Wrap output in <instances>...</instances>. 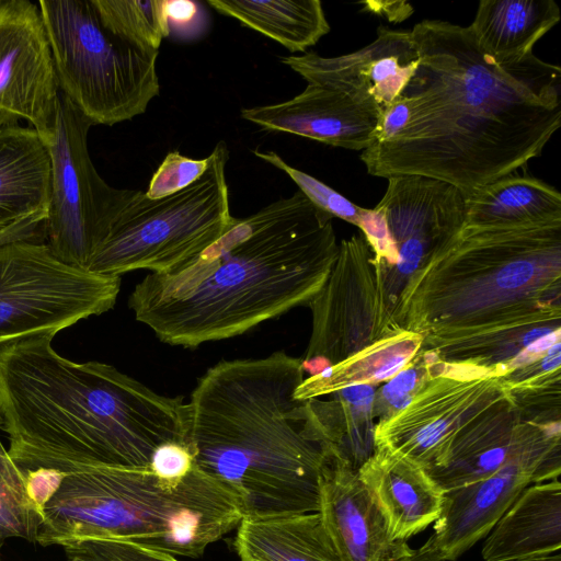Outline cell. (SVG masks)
Returning <instances> with one entry per match:
<instances>
[{
	"label": "cell",
	"mask_w": 561,
	"mask_h": 561,
	"mask_svg": "<svg viewBox=\"0 0 561 561\" xmlns=\"http://www.w3.org/2000/svg\"><path fill=\"white\" fill-rule=\"evenodd\" d=\"M409 82L359 158L377 178L421 175L465 196L538 158L561 124V68L534 53L499 62L468 26L423 20Z\"/></svg>",
	"instance_id": "6da1fadb"
},
{
	"label": "cell",
	"mask_w": 561,
	"mask_h": 561,
	"mask_svg": "<svg viewBox=\"0 0 561 561\" xmlns=\"http://www.w3.org/2000/svg\"><path fill=\"white\" fill-rule=\"evenodd\" d=\"M332 218L297 191L234 218L179 268L147 274L131 290L128 307L173 346L243 334L321 289L337 254Z\"/></svg>",
	"instance_id": "7a4b0ae2"
},
{
	"label": "cell",
	"mask_w": 561,
	"mask_h": 561,
	"mask_svg": "<svg viewBox=\"0 0 561 561\" xmlns=\"http://www.w3.org/2000/svg\"><path fill=\"white\" fill-rule=\"evenodd\" d=\"M55 335L0 344V430L20 471L147 468L158 446L186 445L187 403L112 365L62 357Z\"/></svg>",
	"instance_id": "3957f363"
},
{
	"label": "cell",
	"mask_w": 561,
	"mask_h": 561,
	"mask_svg": "<svg viewBox=\"0 0 561 561\" xmlns=\"http://www.w3.org/2000/svg\"><path fill=\"white\" fill-rule=\"evenodd\" d=\"M302 360L283 351L221 360L191 393L186 446L194 465L233 493L243 518L313 513L329 446Z\"/></svg>",
	"instance_id": "277c9868"
},
{
	"label": "cell",
	"mask_w": 561,
	"mask_h": 561,
	"mask_svg": "<svg viewBox=\"0 0 561 561\" xmlns=\"http://www.w3.org/2000/svg\"><path fill=\"white\" fill-rule=\"evenodd\" d=\"M243 518L238 497L195 465L178 484L147 468L93 467L64 476L36 541L62 547L114 539L199 558Z\"/></svg>",
	"instance_id": "5b68a950"
},
{
	"label": "cell",
	"mask_w": 561,
	"mask_h": 561,
	"mask_svg": "<svg viewBox=\"0 0 561 561\" xmlns=\"http://www.w3.org/2000/svg\"><path fill=\"white\" fill-rule=\"evenodd\" d=\"M61 94L93 125L113 126L144 114L159 94V50L110 31L92 0L38 3Z\"/></svg>",
	"instance_id": "8992f818"
},
{
	"label": "cell",
	"mask_w": 561,
	"mask_h": 561,
	"mask_svg": "<svg viewBox=\"0 0 561 561\" xmlns=\"http://www.w3.org/2000/svg\"><path fill=\"white\" fill-rule=\"evenodd\" d=\"M204 174L186 188L151 199L135 190L93 251L87 270L119 276L148 270L170 273L198 255L231 226L224 140L209 154Z\"/></svg>",
	"instance_id": "52a82bcc"
},
{
	"label": "cell",
	"mask_w": 561,
	"mask_h": 561,
	"mask_svg": "<svg viewBox=\"0 0 561 561\" xmlns=\"http://www.w3.org/2000/svg\"><path fill=\"white\" fill-rule=\"evenodd\" d=\"M121 277L67 264L45 241L0 244V344L55 333L111 310Z\"/></svg>",
	"instance_id": "ba28073f"
},
{
	"label": "cell",
	"mask_w": 561,
	"mask_h": 561,
	"mask_svg": "<svg viewBox=\"0 0 561 561\" xmlns=\"http://www.w3.org/2000/svg\"><path fill=\"white\" fill-rule=\"evenodd\" d=\"M92 122L60 93L55 126L44 141L51 159L45 242L62 262H88L135 190L115 188L94 168L88 150Z\"/></svg>",
	"instance_id": "9c48e42d"
},
{
	"label": "cell",
	"mask_w": 561,
	"mask_h": 561,
	"mask_svg": "<svg viewBox=\"0 0 561 561\" xmlns=\"http://www.w3.org/2000/svg\"><path fill=\"white\" fill-rule=\"evenodd\" d=\"M59 95L38 4L0 0V127L26 119L45 140L55 126Z\"/></svg>",
	"instance_id": "30bf717a"
},
{
	"label": "cell",
	"mask_w": 561,
	"mask_h": 561,
	"mask_svg": "<svg viewBox=\"0 0 561 561\" xmlns=\"http://www.w3.org/2000/svg\"><path fill=\"white\" fill-rule=\"evenodd\" d=\"M559 474L558 456L540 444L486 478L445 491L440 515L422 547L439 559L457 560L488 536L526 486Z\"/></svg>",
	"instance_id": "8fae6325"
},
{
	"label": "cell",
	"mask_w": 561,
	"mask_h": 561,
	"mask_svg": "<svg viewBox=\"0 0 561 561\" xmlns=\"http://www.w3.org/2000/svg\"><path fill=\"white\" fill-rule=\"evenodd\" d=\"M279 59L309 84L340 91L357 105L381 115L414 73L419 55L411 31L381 25L377 37L356 51L337 57L311 51Z\"/></svg>",
	"instance_id": "7c38bea8"
},
{
	"label": "cell",
	"mask_w": 561,
	"mask_h": 561,
	"mask_svg": "<svg viewBox=\"0 0 561 561\" xmlns=\"http://www.w3.org/2000/svg\"><path fill=\"white\" fill-rule=\"evenodd\" d=\"M241 117L265 130L357 151L370 146L380 119L342 92L309 83L285 102L242 108Z\"/></svg>",
	"instance_id": "4fadbf2b"
},
{
	"label": "cell",
	"mask_w": 561,
	"mask_h": 561,
	"mask_svg": "<svg viewBox=\"0 0 561 561\" xmlns=\"http://www.w3.org/2000/svg\"><path fill=\"white\" fill-rule=\"evenodd\" d=\"M318 513L340 561H385L394 545L357 470L333 456L320 474Z\"/></svg>",
	"instance_id": "5bb4252c"
},
{
	"label": "cell",
	"mask_w": 561,
	"mask_h": 561,
	"mask_svg": "<svg viewBox=\"0 0 561 561\" xmlns=\"http://www.w3.org/2000/svg\"><path fill=\"white\" fill-rule=\"evenodd\" d=\"M357 473L380 510L393 542L407 541L439 517L444 491L412 460L379 449Z\"/></svg>",
	"instance_id": "9a60e30c"
},
{
	"label": "cell",
	"mask_w": 561,
	"mask_h": 561,
	"mask_svg": "<svg viewBox=\"0 0 561 561\" xmlns=\"http://www.w3.org/2000/svg\"><path fill=\"white\" fill-rule=\"evenodd\" d=\"M561 549L559 479L526 486L485 537L484 561H520Z\"/></svg>",
	"instance_id": "2e32d148"
},
{
	"label": "cell",
	"mask_w": 561,
	"mask_h": 561,
	"mask_svg": "<svg viewBox=\"0 0 561 561\" xmlns=\"http://www.w3.org/2000/svg\"><path fill=\"white\" fill-rule=\"evenodd\" d=\"M51 193V159L34 128L0 127V231L46 217Z\"/></svg>",
	"instance_id": "e0dca14e"
},
{
	"label": "cell",
	"mask_w": 561,
	"mask_h": 561,
	"mask_svg": "<svg viewBox=\"0 0 561 561\" xmlns=\"http://www.w3.org/2000/svg\"><path fill=\"white\" fill-rule=\"evenodd\" d=\"M465 197V228L503 229L561 221L560 192L531 175L513 173Z\"/></svg>",
	"instance_id": "ac0fdd59"
},
{
	"label": "cell",
	"mask_w": 561,
	"mask_h": 561,
	"mask_svg": "<svg viewBox=\"0 0 561 561\" xmlns=\"http://www.w3.org/2000/svg\"><path fill=\"white\" fill-rule=\"evenodd\" d=\"M234 549L241 561H340L318 512L244 517Z\"/></svg>",
	"instance_id": "d6986e66"
},
{
	"label": "cell",
	"mask_w": 561,
	"mask_h": 561,
	"mask_svg": "<svg viewBox=\"0 0 561 561\" xmlns=\"http://www.w3.org/2000/svg\"><path fill=\"white\" fill-rule=\"evenodd\" d=\"M559 21L553 0H482L468 27L486 55L508 62L533 53Z\"/></svg>",
	"instance_id": "ffe728a7"
},
{
	"label": "cell",
	"mask_w": 561,
	"mask_h": 561,
	"mask_svg": "<svg viewBox=\"0 0 561 561\" xmlns=\"http://www.w3.org/2000/svg\"><path fill=\"white\" fill-rule=\"evenodd\" d=\"M207 3L291 53L306 51L330 32L319 0H207Z\"/></svg>",
	"instance_id": "44dd1931"
},
{
	"label": "cell",
	"mask_w": 561,
	"mask_h": 561,
	"mask_svg": "<svg viewBox=\"0 0 561 561\" xmlns=\"http://www.w3.org/2000/svg\"><path fill=\"white\" fill-rule=\"evenodd\" d=\"M103 24L118 36L159 50L170 33L168 0H92Z\"/></svg>",
	"instance_id": "7402d4cb"
},
{
	"label": "cell",
	"mask_w": 561,
	"mask_h": 561,
	"mask_svg": "<svg viewBox=\"0 0 561 561\" xmlns=\"http://www.w3.org/2000/svg\"><path fill=\"white\" fill-rule=\"evenodd\" d=\"M43 516L28 500L24 478L0 440V549L10 537L36 541Z\"/></svg>",
	"instance_id": "603a6c76"
},
{
	"label": "cell",
	"mask_w": 561,
	"mask_h": 561,
	"mask_svg": "<svg viewBox=\"0 0 561 561\" xmlns=\"http://www.w3.org/2000/svg\"><path fill=\"white\" fill-rule=\"evenodd\" d=\"M252 152L256 158L285 172L317 208L329 214L331 217H337L357 226L364 208L354 204L314 176L289 165L274 151L254 149Z\"/></svg>",
	"instance_id": "cb8c5ba5"
},
{
	"label": "cell",
	"mask_w": 561,
	"mask_h": 561,
	"mask_svg": "<svg viewBox=\"0 0 561 561\" xmlns=\"http://www.w3.org/2000/svg\"><path fill=\"white\" fill-rule=\"evenodd\" d=\"M209 162V156L192 159L178 150L170 151L151 176L145 194L151 199H158L182 191L204 174Z\"/></svg>",
	"instance_id": "d4e9b609"
},
{
	"label": "cell",
	"mask_w": 561,
	"mask_h": 561,
	"mask_svg": "<svg viewBox=\"0 0 561 561\" xmlns=\"http://www.w3.org/2000/svg\"><path fill=\"white\" fill-rule=\"evenodd\" d=\"M93 561H179L174 556L114 539H85L64 547Z\"/></svg>",
	"instance_id": "484cf974"
},
{
	"label": "cell",
	"mask_w": 561,
	"mask_h": 561,
	"mask_svg": "<svg viewBox=\"0 0 561 561\" xmlns=\"http://www.w3.org/2000/svg\"><path fill=\"white\" fill-rule=\"evenodd\" d=\"M194 458L186 445L165 443L158 446L150 458L149 468L160 480L178 484L193 469Z\"/></svg>",
	"instance_id": "4316f807"
},
{
	"label": "cell",
	"mask_w": 561,
	"mask_h": 561,
	"mask_svg": "<svg viewBox=\"0 0 561 561\" xmlns=\"http://www.w3.org/2000/svg\"><path fill=\"white\" fill-rule=\"evenodd\" d=\"M21 473L24 478L28 500L43 516L44 506L58 490L64 474L57 470L45 468L21 471Z\"/></svg>",
	"instance_id": "83f0119b"
},
{
	"label": "cell",
	"mask_w": 561,
	"mask_h": 561,
	"mask_svg": "<svg viewBox=\"0 0 561 561\" xmlns=\"http://www.w3.org/2000/svg\"><path fill=\"white\" fill-rule=\"evenodd\" d=\"M416 379L415 370H400L383 387V397L398 409L407 407L411 401L410 392L414 389Z\"/></svg>",
	"instance_id": "f1b7e54d"
},
{
	"label": "cell",
	"mask_w": 561,
	"mask_h": 561,
	"mask_svg": "<svg viewBox=\"0 0 561 561\" xmlns=\"http://www.w3.org/2000/svg\"><path fill=\"white\" fill-rule=\"evenodd\" d=\"M385 561H448L434 556L422 546L416 549L410 548L405 541L394 542L391 551ZM520 561H561V553L557 552L547 557H539L534 559Z\"/></svg>",
	"instance_id": "f546056e"
},
{
	"label": "cell",
	"mask_w": 561,
	"mask_h": 561,
	"mask_svg": "<svg viewBox=\"0 0 561 561\" xmlns=\"http://www.w3.org/2000/svg\"><path fill=\"white\" fill-rule=\"evenodd\" d=\"M45 217H35L0 231V244L15 240H45Z\"/></svg>",
	"instance_id": "4dcf8cb0"
},
{
	"label": "cell",
	"mask_w": 561,
	"mask_h": 561,
	"mask_svg": "<svg viewBox=\"0 0 561 561\" xmlns=\"http://www.w3.org/2000/svg\"><path fill=\"white\" fill-rule=\"evenodd\" d=\"M432 250L420 241H408L397 248L396 265L404 274L412 273Z\"/></svg>",
	"instance_id": "1f68e13d"
},
{
	"label": "cell",
	"mask_w": 561,
	"mask_h": 561,
	"mask_svg": "<svg viewBox=\"0 0 561 561\" xmlns=\"http://www.w3.org/2000/svg\"><path fill=\"white\" fill-rule=\"evenodd\" d=\"M344 399L354 408L367 410L374 399V390L369 385H348L342 389Z\"/></svg>",
	"instance_id": "d6a6232c"
},
{
	"label": "cell",
	"mask_w": 561,
	"mask_h": 561,
	"mask_svg": "<svg viewBox=\"0 0 561 561\" xmlns=\"http://www.w3.org/2000/svg\"><path fill=\"white\" fill-rule=\"evenodd\" d=\"M398 2L399 1H392V8H390L391 2L381 1L382 5L386 7L385 9L376 8L371 5L368 1L363 2V4L367 7V10L385 15L389 21H402L413 12V8L408 2L404 1V3L400 8L393 10V8L397 7Z\"/></svg>",
	"instance_id": "836d02e7"
},
{
	"label": "cell",
	"mask_w": 561,
	"mask_h": 561,
	"mask_svg": "<svg viewBox=\"0 0 561 561\" xmlns=\"http://www.w3.org/2000/svg\"><path fill=\"white\" fill-rule=\"evenodd\" d=\"M196 13V5L192 1H169L167 14L169 24L172 21L180 23L188 21Z\"/></svg>",
	"instance_id": "e575fe53"
},
{
	"label": "cell",
	"mask_w": 561,
	"mask_h": 561,
	"mask_svg": "<svg viewBox=\"0 0 561 561\" xmlns=\"http://www.w3.org/2000/svg\"><path fill=\"white\" fill-rule=\"evenodd\" d=\"M409 357L400 354L386 360L374 374L376 380H386L396 376L407 364Z\"/></svg>",
	"instance_id": "d590c367"
},
{
	"label": "cell",
	"mask_w": 561,
	"mask_h": 561,
	"mask_svg": "<svg viewBox=\"0 0 561 561\" xmlns=\"http://www.w3.org/2000/svg\"><path fill=\"white\" fill-rule=\"evenodd\" d=\"M560 342V330L550 331L549 333L537 339L533 343L526 346V351L538 356L539 354L547 352L552 345Z\"/></svg>",
	"instance_id": "8d00e7d4"
},
{
	"label": "cell",
	"mask_w": 561,
	"mask_h": 561,
	"mask_svg": "<svg viewBox=\"0 0 561 561\" xmlns=\"http://www.w3.org/2000/svg\"><path fill=\"white\" fill-rule=\"evenodd\" d=\"M561 357V344L560 342L552 345L542 360V368L545 370H553L559 367Z\"/></svg>",
	"instance_id": "74e56055"
},
{
	"label": "cell",
	"mask_w": 561,
	"mask_h": 561,
	"mask_svg": "<svg viewBox=\"0 0 561 561\" xmlns=\"http://www.w3.org/2000/svg\"><path fill=\"white\" fill-rule=\"evenodd\" d=\"M537 356L527 352L526 350H524L523 352H520L512 362V365L513 366H519V365H523V364H528L530 363L531 360H534Z\"/></svg>",
	"instance_id": "f35d334b"
},
{
	"label": "cell",
	"mask_w": 561,
	"mask_h": 561,
	"mask_svg": "<svg viewBox=\"0 0 561 561\" xmlns=\"http://www.w3.org/2000/svg\"><path fill=\"white\" fill-rule=\"evenodd\" d=\"M549 332L550 331L547 329H535L525 335L524 344L527 346L530 343H533L534 341H536L537 339L541 337L542 335H545Z\"/></svg>",
	"instance_id": "ab89813d"
},
{
	"label": "cell",
	"mask_w": 561,
	"mask_h": 561,
	"mask_svg": "<svg viewBox=\"0 0 561 561\" xmlns=\"http://www.w3.org/2000/svg\"><path fill=\"white\" fill-rule=\"evenodd\" d=\"M68 556H69L70 561H93V560H90L88 558H84V557H81L78 554H68Z\"/></svg>",
	"instance_id": "60d3db41"
},
{
	"label": "cell",
	"mask_w": 561,
	"mask_h": 561,
	"mask_svg": "<svg viewBox=\"0 0 561 561\" xmlns=\"http://www.w3.org/2000/svg\"><path fill=\"white\" fill-rule=\"evenodd\" d=\"M0 561H1V558H0Z\"/></svg>",
	"instance_id": "b9f144b4"
}]
</instances>
